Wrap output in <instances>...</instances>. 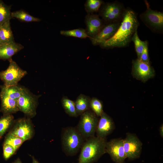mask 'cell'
I'll list each match as a JSON object with an SVG mask.
<instances>
[{
	"instance_id": "6da1fadb",
	"label": "cell",
	"mask_w": 163,
	"mask_h": 163,
	"mask_svg": "<svg viewBox=\"0 0 163 163\" xmlns=\"http://www.w3.org/2000/svg\"><path fill=\"white\" fill-rule=\"evenodd\" d=\"M139 25L136 13L130 8H126L120 25L114 35L99 45L102 48L107 49L128 46Z\"/></svg>"
},
{
	"instance_id": "7a4b0ae2",
	"label": "cell",
	"mask_w": 163,
	"mask_h": 163,
	"mask_svg": "<svg viewBox=\"0 0 163 163\" xmlns=\"http://www.w3.org/2000/svg\"><path fill=\"white\" fill-rule=\"evenodd\" d=\"M106 138L95 136L85 139L81 148L78 163H93L106 153Z\"/></svg>"
},
{
	"instance_id": "3957f363",
	"label": "cell",
	"mask_w": 163,
	"mask_h": 163,
	"mask_svg": "<svg viewBox=\"0 0 163 163\" xmlns=\"http://www.w3.org/2000/svg\"><path fill=\"white\" fill-rule=\"evenodd\" d=\"M85 139L76 127H68L63 128L61 134L63 150L67 155H76L81 149Z\"/></svg>"
},
{
	"instance_id": "277c9868",
	"label": "cell",
	"mask_w": 163,
	"mask_h": 163,
	"mask_svg": "<svg viewBox=\"0 0 163 163\" xmlns=\"http://www.w3.org/2000/svg\"><path fill=\"white\" fill-rule=\"evenodd\" d=\"M126 9L123 4L117 1L111 2H104L98 11V15L101 17L105 24L121 21Z\"/></svg>"
},
{
	"instance_id": "5b68a950",
	"label": "cell",
	"mask_w": 163,
	"mask_h": 163,
	"mask_svg": "<svg viewBox=\"0 0 163 163\" xmlns=\"http://www.w3.org/2000/svg\"><path fill=\"white\" fill-rule=\"evenodd\" d=\"M145 2L146 8L140 15V18L152 32L162 33L163 13L151 9L148 2L145 1Z\"/></svg>"
},
{
	"instance_id": "8992f818",
	"label": "cell",
	"mask_w": 163,
	"mask_h": 163,
	"mask_svg": "<svg viewBox=\"0 0 163 163\" xmlns=\"http://www.w3.org/2000/svg\"><path fill=\"white\" fill-rule=\"evenodd\" d=\"M99 119L90 109L80 115L79 122L76 128L86 139L94 136Z\"/></svg>"
},
{
	"instance_id": "52a82bcc",
	"label": "cell",
	"mask_w": 163,
	"mask_h": 163,
	"mask_svg": "<svg viewBox=\"0 0 163 163\" xmlns=\"http://www.w3.org/2000/svg\"><path fill=\"white\" fill-rule=\"evenodd\" d=\"M8 61L10 63L8 68L0 72V78L6 87L18 85V82L27 74L12 59Z\"/></svg>"
},
{
	"instance_id": "ba28073f",
	"label": "cell",
	"mask_w": 163,
	"mask_h": 163,
	"mask_svg": "<svg viewBox=\"0 0 163 163\" xmlns=\"http://www.w3.org/2000/svg\"><path fill=\"white\" fill-rule=\"evenodd\" d=\"M37 97L26 89L24 94L17 100L19 110L28 117L32 118L36 114Z\"/></svg>"
},
{
	"instance_id": "9c48e42d",
	"label": "cell",
	"mask_w": 163,
	"mask_h": 163,
	"mask_svg": "<svg viewBox=\"0 0 163 163\" xmlns=\"http://www.w3.org/2000/svg\"><path fill=\"white\" fill-rule=\"evenodd\" d=\"M9 133L24 141L31 139L34 131L31 120L29 118H22L14 122Z\"/></svg>"
},
{
	"instance_id": "30bf717a",
	"label": "cell",
	"mask_w": 163,
	"mask_h": 163,
	"mask_svg": "<svg viewBox=\"0 0 163 163\" xmlns=\"http://www.w3.org/2000/svg\"><path fill=\"white\" fill-rule=\"evenodd\" d=\"M142 145V142L135 134L127 133L123 139L125 152L127 158L129 159H135L140 157Z\"/></svg>"
},
{
	"instance_id": "8fae6325",
	"label": "cell",
	"mask_w": 163,
	"mask_h": 163,
	"mask_svg": "<svg viewBox=\"0 0 163 163\" xmlns=\"http://www.w3.org/2000/svg\"><path fill=\"white\" fill-rule=\"evenodd\" d=\"M132 74L136 79L145 82L155 75L154 69L150 64L137 59L132 61Z\"/></svg>"
},
{
	"instance_id": "7c38bea8",
	"label": "cell",
	"mask_w": 163,
	"mask_h": 163,
	"mask_svg": "<svg viewBox=\"0 0 163 163\" xmlns=\"http://www.w3.org/2000/svg\"><path fill=\"white\" fill-rule=\"evenodd\" d=\"M106 152L115 163H124L127 157L123 146V139H114L107 142Z\"/></svg>"
},
{
	"instance_id": "4fadbf2b",
	"label": "cell",
	"mask_w": 163,
	"mask_h": 163,
	"mask_svg": "<svg viewBox=\"0 0 163 163\" xmlns=\"http://www.w3.org/2000/svg\"><path fill=\"white\" fill-rule=\"evenodd\" d=\"M121 21L104 24L98 34L93 38L90 39L93 45H99L101 43L111 38L117 32Z\"/></svg>"
},
{
	"instance_id": "5bb4252c",
	"label": "cell",
	"mask_w": 163,
	"mask_h": 163,
	"mask_svg": "<svg viewBox=\"0 0 163 163\" xmlns=\"http://www.w3.org/2000/svg\"><path fill=\"white\" fill-rule=\"evenodd\" d=\"M115 128V124L112 118L104 112L98 120L95 132L96 136L106 138L113 131Z\"/></svg>"
},
{
	"instance_id": "9a60e30c",
	"label": "cell",
	"mask_w": 163,
	"mask_h": 163,
	"mask_svg": "<svg viewBox=\"0 0 163 163\" xmlns=\"http://www.w3.org/2000/svg\"><path fill=\"white\" fill-rule=\"evenodd\" d=\"M85 21L86 27L85 30L90 39L97 35L105 24L97 14H88Z\"/></svg>"
},
{
	"instance_id": "2e32d148",
	"label": "cell",
	"mask_w": 163,
	"mask_h": 163,
	"mask_svg": "<svg viewBox=\"0 0 163 163\" xmlns=\"http://www.w3.org/2000/svg\"><path fill=\"white\" fill-rule=\"evenodd\" d=\"M1 101L0 111L3 115L12 114L19 111L17 101L13 99L3 93L0 92Z\"/></svg>"
},
{
	"instance_id": "e0dca14e",
	"label": "cell",
	"mask_w": 163,
	"mask_h": 163,
	"mask_svg": "<svg viewBox=\"0 0 163 163\" xmlns=\"http://www.w3.org/2000/svg\"><path fill=\"white\" fill-rule=\"evenodd\" d=\"M23 48L22 45L14 41L3 44L0 46V59L9 60Z\"/></svg>"
},
{
	"instance_id": "ac0fdd59",
	"label": "cell",
	"mask_w": 163,
	"mask_h": 163,
	"mask_svg": "<svg viewBox=\"0 0 163 163\" xmlns=\"http://www.w3.org/2000/svg\"><path fill=\"white\" fill-rule=\"evenodd\" d=\"M0 88L1 92L16 101L24 94L27 89L18 85L8 87L3 85L0 86Z\"/></svg>"
},
{
	"instance_id": "d6986e66",
	"label": "cell",
	"mask_w": 163,
	"mask_h": 163,
	"mask_svg": "<svg viewBox=\"0 0 163 163\" xmlns=\"http://www.w3.org/2000/svg\"><path fill=\"white\" fill-rule=\"evenodd\" d=\"M91 99L89 96L82 94L77 97L75 101V104L78 116L90 109V103Z\"/></svg>"
},
{
	"instance_id": "ffe728a7",
	"label": "cell",
	"mask_w": 163,
	"mask_h": 163,
	"mask_svg": "<svg viewBox=\"0 0 163 163\" xmlns=\"http://www.w3.org/2000/svg\"><path fill=\"white\" fill-rule=\"evenodd\" d=\"M0 40L2 44L14 41L10 21L0 25Z\"/></svg>"
},
{
	"instance_id": "44dd1931",
	"label": "cell",
	"mask_w": 163,
	"mask_h": 163,
	"mask_svg": "<svg viewBox=\"0 0 163 163\" xmlns=\"http://www.w3.org/2000/svg\"><path fill=\"white\" fill-rule=\"evenodd\" d=\"M14 121L12 114L3 115L0 118V139L13 126Z\"/></svg>"
},
{
	"instance_id": "7402d4cb",
	"label": "cell",
	"mask_w": 163,
	"mask_h": 163,
	"mask_svg": "<svg viewBox=\"0 0 163 163\" xmlns=\"http://www.w3.org/2000/svg\"><path fill=\"white\" fill-rule=\"evenodd\" d=\"M62 106L65 112L69 116L76 117V114L75 101L70 99L66 96H63L61 100Z\"/></svg>"
},
{
	"instance_id": "603a6c76",
	"label": "cell",
	"mask_w": 163,
	"mask_h": 163,
	"mask_svg": "<svg viewBox=\"0 0 163 163\" xmlns=\"http://www.w3.org/2000/svg\"><path fill=\"white\" fill-rule=\"evenodd\" d=\"M12 18H15L21 21L27 22H38L40 19L35 17L23 10H20L11 12Z\"/></svg>"
},
{
	"instance_id": "cb8c5ba5",
	"label": "cell",
	"mask_w": 163,
	"mask_h": 163,
	"mask_svg": "<svg viewBox=\"0 0 163 163\" xmlns=\"http://www.w3.org/2000/svg\"><path fill=\"white\" fill-rule=\"evenodd\" d=\"M24 142L22 139L8 133L5 137L3 144L10 145L16 151Z\"/></svg>"
},
{
	"instance_id": "d4e9b609",
	"label": "cell",
	"mask_w": 163,
	"mask_h": 163,
	"mask_svg": "<svg viewBox=\"0 0 163 163\" xmlns=\"http://www.w3.org/2000/svg\"><path fill=\"white\" fill-rule=\"evenodd\" d=\"M10 7L6 5L0 0V25L10 21L12 18L11 15Z\"/></svg>"
},
{
	"instance_id": "484cf974",
	"label": "cell",
	"mask_w": 163,
	"mask_h": 163,
	"mask_svg": "<svg viewBox=\"0 0 163 163\" xmlns=\"http://www.w3.org/2000/svg\"><path fill=\"white\" fill-rule=\"evenodd\" d=\"M60 33L65 36L80 38H85L88 37L85 30L81 28L69 30H62L60 31Z\"/></svg>"
},
{
	"instance_id": "4316f807",
	"label": "cell",
	"mask_w": 163,
	"mask_h": 163,
	"mask_svg": "<svg viewBox=\"0 0 163 163\" xmlns=\"http://www.w3.org/2000/svg\"><path fill=\"white\" fill-rule=\"evenodd\" d=\"M104 2L101 0H87L85 4V8L88 14L98 11Z\"/></svg>"
},
{
	"instance_id": "83f0119b",
	"label": "cell",
	"mask_w": 163,
	"mask_h": 163,
	"mask_svg": "<svg viewBox=\"0 0 163 163\" xmlns=\"http://www.w3.org/2000/svg\"><path fill=\"white\" fill-rule=\"evenodd\" d=\"M90 108V110L98 117H100L104 112L102 102L96 97H93L91 98Z\"/></svg>"
},
{
	"instance_id": "f1b7e54d",
	"label": "cell",
	"mask_w": 163,
	"mask_h": 163,
	"mask_svg": "<svg viewBox=\"0 0 163 163\" xmlns=\"http://www.w3.org/2000/svg\"><path fill=\"white\" fill-rule=\"evenodd\" d=\"M137 30H136L133 34L131 41L134 43L137 59H139L143 50L145 41H142L140 39L138 35Z\"/></svg>"
},
{
	"instance_id": "f546056e",
	"label": "cell",
	"mask_w": 163,
	"mask_h": 163,
	"mask_svg": "<svg viewBox=\"0 0 163 163\" xmlns=\"http://www.w3.org/2000/svg\"><path fill=\"white\" fill-rule=\"evenodd\" d=\"M16 152L14 149L10 145L3 144V157L5 160L8 159Z\"/></svg>"
},
{
	"instance_id": "4dcf8cb0",
	"label": "cell",
	"mask_w": 163,
	"mask_h": 163,
	"mask_svg": "<svg viewBox=\"0 0 163 163\" xmlns=\"http://www.w3.org/2000/svg\"><path fill=\"white\" fill-rule=\"evenodd\" d=\"M139 59L144 62L150 64L149 54L148 42L147 40L145 41L143 50Z\"/></svg>"
},
{
	"instance_id": "1f68e13d",
	"label": "cell",
	"mask_w": 163,
	"mask_h": 163,
	"mask_svg": "<svg viewBox=\"0 0 163 163\" xmlns=\"http://www.w3.org/2000/svg\"><path fill=\"white\" fill-rule=\"evenodd\" d=\"M159 134L161 137H163V125L162 124L159 128Z\"/></svg>"
},
{
	"instance_id": "d6a6232c",
	"label": "cell",
	"mask_w": 163,
	"mask_h": 163,
	"mask_svg": "<svg viewBox=\"0 0 163 163\" xmlns=\"http://www.w3.org/2000/svg\"><path fill=\"white\" fill-rule=\"evenodd\" d=\"M12 163H22L21 160L19 158H18Z\"/></svg>"
},
{
	"instance_id": "836d02e7",
	"label": "cell",
	"mask_w": 163,
	"mask_h": 163,
	"mask_svg": "<svg viewBox=\"0 0 163 163\" xmlns=\"http://www.w3.org/2000/svg\"><path fill=\"white\" fill-rule=\"evenodd\" d=\"M32 163H39V162L33 156L32 157Z\"/></svg>"
},
{
	"instance_id": "e575fe53",
	"label": "cell",
	"mask_w": 163,
	"mask_h": 163,
	"mask_svg": "<svg viewBox=\"0 0 163 163\" xmlns=\"http://www.w3.org/2000/svg\"><path fill=\"white\" fill-rule=\"evenodd\" d=\"M2 43L1 40H0V46H1L2 45Z\"/></svg>"
},
{
	"instance_id": "d590c367",
	"label": "cell",
	"mask_w": 163,
	"mask_h": 163,
	"mask_svg": "<svg viewBox=\"0 0 163 163\" xmlns=\"http://www.w3.org/2000/svg\"></svg>"
}]
</instances>
